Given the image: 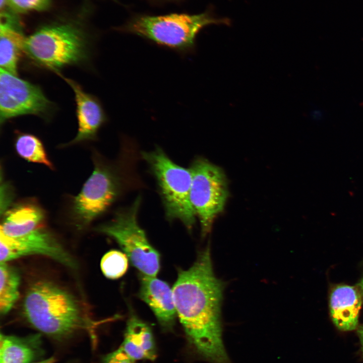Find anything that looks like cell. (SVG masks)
I'll return each mask as SVG.
<instances>
[{
    "mask_svg": "<svg viewBox=\"0 0 363 363\" xmlns=\"http://www.w3.org/2000/svg\"><path fill=\"white\" fill-rule=\"evenodd\" d=\"M223 283L215 276L208 248L188 269L180 270L172 291L177 315L194 350L211 363H232L221 322Z\"/></svg>",
    "mask_w": 363,
    "mask_h": 363,
    "instance_id": "1",
    "label": "cell"
},
{
    "mask_svg": "<svg viewBox=\"0 0 363 363\" xmlns=\"http://www.w3.org/2000/svg\"><path fill=\"white\" fill-rule=\"evenodd\" d=\"M231 23L228 18L216 17L210 5L199 14H134L116 30L180 52H188L194 49L196 37L204 27L212 24L230 26Z\"/></svg>",
    "mask_w": 363,
    "mask_h": 363,
    "instance_id": "2",
    "label": "cell"
},
{
    "mask_svg": "<svg viewBox=\"0 0 363 363\" xmlns=\"http://www.w3.org/2000/svg\"><path fill=\"white\" fill-rule=\"evenodd\" d=\"M24 316L36 329L48 335L62 337L86 324L76 299L67 291L45 281L33 283L25 295Z\"/></svg>",
    "mask_w": 363,
    "mask_h": 363,
    "instance_id": "3",
    "label": "cell"
},
{
    "mask_svg": "<svg viewBox=\"0 0 363 363\" xmlns=\"http://www.w3.org/2000/svg\"><path fill=\"white\" fill-rule=\"evenodd\" d=\"M24 53L36 66L56 74L67 66L84 64L90 56L86 33L70 23L38 28L26 37Z\"/></svg>",
    "mask_w": 363,
    "mask_h": 363,
    "instance_id": "4",
    "label": "cell"
},
{
    "mask_svg": "<svg viewBox=\"0 0 363 363\" xmlns=\"http://www.w3.org/2000/svg\"><path fill=\"white\" fill-rule=\"evenodd\" d=\"M133 173L128 160L123 165H117L95 158L92 173L73 201L71 214L78 226L90 224L133 186Z\"/></svg>",
    "mask_w": 363,
    "mask_h": 363,
    "instance_id": "5",
    "label": "cell"
},
{
    "mask_svg": "<svg viewBox=\"0 0 363 363\" xmlns=\"http://www.w3.org/2000/svg\"><path fill=\"white\" fill-rule=\"evenodd\" d=\"M141 155L156 180L166 218L171 221L178 219L191 229L196 215L190 200V168L175 163L159 147L143 152Z\"/></svg>",
    "mask_w": 363,
    "mask_h": 363,
    "instance_id": "6",
    "label": "cell"
},
{
    "mask_svg": "<svg viewBox=\"0 0 363 363\" xmlns=\"http://www.w3.org/2000/svg\"><path fill=\"white\" fill-rule=\"evenodd\" d=\"M141 203V198L138 197L131 205L117 210L110 222L95 230L114 239L141 274L156 276L160 269V256L138 222Z\"/></svg>",
    "mask_w": 363,
    "mask_h": 363,
    "instance_id": "7",
    "label": "cell"
},
{
    "mask_svg": "<svg viewBox=\"0 0 363 363\" xmlns=\"http://www.w3.org/2000/svg\"><path fill=\"white\" fill-rule=\"evenodd\" d=\"M190 169L192 174L190 200L206 235L223 210L228 191L225 175L221 168L203 158H197Z\"/></svg>",
    "mask_w": 363,
    "mask_h": 363,
    "instance_id": "8",
    "label": "cell"
},
{
    "mask_svg": "<svg viewBox=\"0 0 363 363\" xmlns=\"http://www.w3.org/2000/svg\"><path fill=\"white\" fill-rule=\"evenodd\" d=\"M54 105L40 87L1 68L0 123L19 116L31 114L49 118Z\"/></svg>",
    "mask_w": 363,
    "mask_h": 363,
    "instance_id": "9",
    "label": "cell"
},
{
    "mask_svg": "<svg viewBox=\"0 0 363 363\" xmlns=\"http://www.w3.org/2000/svg\"><path fill=\"white\" fill-rule=\"evenodd\" d=\"M30 255L45 256L70 268L77 266L70 254L44 226L15 237L0 235L1 262Z\"/></svg>",
    "mask_w": 363,
    "mask_h": 363,
    "instance_id": "10",
    "label": "cell"
},
{
    "mask_svg": "<svg viewBox=\"0 0 363 363\" xmlns=\"http://www.w3.org/2000/svg\"><path fill=\"white\" fill-rule=\"evenodd\" d=\"M61 77L73 90L76 105V116L78 129L75 137L65 146H70L96 138L101 127L106 120V116L99 100L93 95L86 92L74 80Z\"/></svg>",
    "mask_w": 363,
    "mask_h": 363,
    "instance_id": "11",
    "label": "cell"
},
{
    "mask_svg": "<svg viewBox=\"0 0 363 363\" xmlns=\"http://www.w3.org/2000/svg\"><path fill=\"white\" fill-rule=\"evenodd\" d=\"M139 295L153 311L161 327L171 329L177 313L172 289L168 284L155 276L142 275Z\"/></svg>",
    "mask_w": 363,
    "mask_h": 363,
    "instance_id": "12",
    "label": "cell"
},
{
    "mask_svg": "<svg viewBox=\"0 0 363 363\" xmlns=\"http://www.w3.org/2000/svg\"><path fill=\"white\" fill-rule=\"evenodd\" d=\"M0 16L1 68L17 75L18 62L24 53L27 37L16 13L4 10Z\"/></svg>",
    "mask_w": 363,
    "mask_h": 363,
    "instance_id": "13",
    "label": "cell"
},
{
    "mask_svg": "<svg viewBox=\"0 0 363 363\" xmlns=\"http://www.w3.org/2000/svg\"><path fill=\"white\" fill-rule=\"evenodd\" d=\"M361 303L358 288L345 285L335 287L330 298L331 316L335 326L343 331L356 329Z\"/></svg>",
    "mask_w": 363,
    "mask_h": 363,
    "instance_id": "14",
    "label": "cell"
},
{
    "mask_svg": "<svg viewBox=\"0 0 363 363\" xmlns=\"http://www.w3.org/2000/svg\"><path fill=\"white\" fill-rule=\"evenodd\" d=\"M45 214L36 203L25 202L9 208L4 214L0 235L19 236L30 230L44 226Z\"/></svg>",
    "mask_w": 363,
    "mask_h": 363,
    "instance_id": "15",
    "label": "cell"
},
{
    "mask_svg": "<svg viewBox=\"0 0 363 363\" xmlns=\"http://www.w3.org/2000/svg\"><path fill=\"white\" fill-rule=\"evenodd\" d=\"M120 347L135 360H154L156 347L150 326L135 316L129 319Z\"/></svg>",
    "mask_w": 363,
    "mask_h": 363,
    "instance_id": "16",
    "label": "cell"
},
{
    "mask_svg": "<svg viewBox=\"0 0 363 363\" xmlns=\"http://www.w3.org/2000/svg\"><path fill=\"white\" fill-rule=\"evenodd\" d=\"M20 274L7 262L0 265V312L5 315L12 309L19 296Z\"/></svg>",
    "mask_w": 363,
    "mask_h": 363,
    "instance_id": "17",
    "label": "cell"
},
{
    "mask_svg": "<svg viewBox=\"0 0 363 363\" xmlns=\"http://www.w3.org/2000/svg\"><path fill=\"white\" fill-rule=\"evenodd\" d=\"M22 339L1 334L0 363H30L35 353Z\"/></svg>",
    "mask_w": 363,
    "mask_h": 363,
    "instance_id": "18",
    "label": "cell"
},
{
    "mask_svg": "<svg viewBox=\"0 0 363 363\" xmlns=\"http://www.w3.org/2000/svg\"><path fill=\"white\" fill-rule=\"evenodd\" d=\"M15 147L17 154L25 160L53 169L42 143L35 136L27 133L19 134L15 140Z\"/></svg>",
    "mask_w": 363,
    "mask_h": 363,
    "instance_id": "19",
    "label": "cell"
},
{
    "mask_svg": "<svg viewBox=\"0 0 363 363\" xmlns=\"http://www.w3.org/2000/svg\"><path fill=\"white\" fill-rule=\"evenodd\" d=\"M100 266L102 273L107 278H118L128 269V257L120 251L111 250L103 256Z\"/></svg>",
    "mask_w": 363,
    "mask_h": 363,
    "instance_id": "20",
    "label": "cell"
},
{
    "mask_svg": "<svg viewBox=\"0 0 363 363\" xmlns=\"http://www.w3.org/2000/svg\"><path fill=\"white\" fill-rule=\"evenodd\" d=\"M51 5V0H7V6L15 13L43 11Z\"/></svg>",
    "mask_w": 363,
    "mask_h": 363,
    "instance_id": "21",
    "label": "cell"
},
{
    "mask_svg": "<svg viewBox=\"0 0 363 363\" xmlns=\"http://www.w3.org/2000/svg\"><path fill=\"white\" fill-rule=\"evenodd\" d=\"M135 360L129 356L120 346L116 350L107 355L104 363H135Z\"/></svg>",
    "mask_w": 363,
    "mask_h": 363,
    "instance_id": "22",
    "label": "cell"
},
{
    "mask_svg": "<svg viewBox=\"0 0 363 363\" xmlns=\"http://www.w3.org/2000/svg\"><path fill=\"white\" fill-rule=\"evenodd\" d=\"M12 190L10 186L4 182L1 185V213L3 215L8 209L13 200Z\"/></svg>",
    "mask_w": 363,
    "mask_h": 363,
    "instance_id": "23",
    "label": "cell"
},
{
    "mask_svg": "<svg viewBox=\"0 0 363 363\" xmlns=\"http://www.w3.org/2000/svg\"><path fill=\"white\" fill-rule=\"evenodd\" d=\"M154 4H160L168 2H178L182 0H146Z\"/></svg>",
    "mask_w": 363,
    "mask_h": 363,
    "instance_id": "24",
    "label": "cell"
},
{
    "mask_svg": "<svg viewBox=\"0 0 363 363\" xmlns=\"http://www.w3.org/2000/svg\"><path fill=\"white\" fill-rule=\"evenodd\" d=\"M358 335L360 339V341L361 344L362 352H363V326L360 327L358 330Z\"/></svg>",
    "mask_w": 363,
    "mask_h": 363,
    "instance_id": "25",
    "label": "cell"
},
{
    "mask_svg": "<svg viewBox=\"0 0 363 363\" xmlns=\"http://www.w3.org/2000/svg\"><path fill=\"white\" fill-rule=\"evenodd\" d=\"M357 287L358 289L359 290L362 297H363V277L357 284Z\"/></svg>",
    "mask_w": 363,
    "mask_h": 363,
    "instance_id": "26",
    "label": "cell"
},
{
    "mask_svg": "<svg viewBox=\"0 0 363 363\" xmlns=\"http://www.w3.org/2000/svg\"><path fill=\"white\" fill-rule=\"evenodd\" d=\"M55 361V359L54 357H51L50 358H48L47 359L40 361L37 362L35 363H54Z\"/></svg>",
    "mask_w": 363,
    "mask_h": 363,
    "instance_id": "27",
    "label": "cell"
},
{
    "mask_svg": "<svg viewBox=\"0 0 363 363\" xmlns=\"http://www.w3.org/2000/svg\"><path fill=\"white\" fill-rule=\"evenodd\" d=\"M7 6V0H0L1 10H5V7Z\"/></svg>",
    "mask_w": 363,
    "mask_h": 363,
    "instance_id": "28",
    "label": "cell"
}]
</instances>
